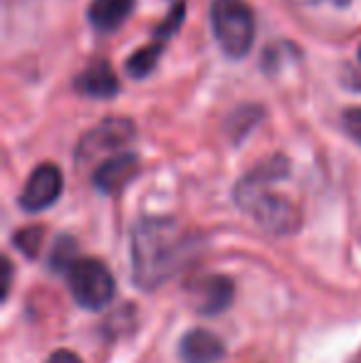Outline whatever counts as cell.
Wrapping results in <instances>:
<instances>
[{
	"mask_svg": "<svg viewBox=\"0 0 361 363\" xmlns=\"http://www.w3.org/2000/svg\"><path fill=\"white\" fill-rule=\"evenodd\" d=\"M191 240L171 218H144L131 233V267L134 282L154 289L183 267L191 250Z\"/></svg>",
	"mask_w": 361,
	"mask_h": 363,
	"instance_id": "obj_1",
	"label": "cell"
},
{
	"mask_svg": "<svg viewBox=\"0 0 361 363\" xmlns=\"http://www.w3.org/2000/svg\"><path fill=\"white\" fill-rule=\"evenodd\" d=\"M289 173V161L284 156H270L257 163L235 183V203L257 220V225L272 235H289L299 228V211L282 196L270 193V186Z\"/></svg>",
	"mask_w": 361,
	"mask_h": 363,
	"instance_id": "obj_2",
	"label": "cell"
},
{
	"mask_svg": "<svg viewBox=\"0 0 361 363\" xmlns=\"http://www.w3.org/2000/svg\"><path fill=\"white\" fill-rule=\"evenodd\" d=\"M211 30L226 57L243 60L255 43V13L245 0H213Z\"/></svg>",
	"mask_w": 361,
	"mask_h": 363,
	"instance_id": "obj_3",
	"label": "cell"
},
{
	"mask_svg": "<svg viewBox=\"0 0 361 363\" xmlns=\"http://www.w3.org/2000/svg\"><path fill=\"white\" fill-rule=\"evenodd\" d=\"M67 284L82 309L99 311L114 299V277L99 259H77L67 269Z\"/></svg>",
	"mask_w": 361,
	"mask_h": 363,
	"instance_id": "obj_4",
	"label": "cell"
},
{
	"mask_svg": "<svg viewBox=\"0 0 361 363\" xmlns=\"http://www.w3.org/2000/svg\"><path fill=\"white\" fill-rule=\"evenodd\" d=\"M136 139V126L129 116H109V119L99 121L94 129L79 139L77 151H74V161L77 166L94 161L101 153H121V148L129 146Z\"/></svg>",
	"mask_w": 361,
	"mask_h": 363,
	"instance_id": "obj_5",
	"label": "cell"
},
{
	"mask_svg": "<svg viewBox=\"0 0 361 363\" xmlns=\"http://www.w3.org/2000/svg\"><path fill=\"white\" fill-rule=\"evenodd\" d=\"M62 171L55 163H40L30 178L25 181V188L20 193L18 203L25 213H40L48 211L50 206L57 203L62 196Z\"/></svg>",
	"mask_w": 361,
	"mask_h": 363,
	"instance_id": "obj_6",
	"label": "cell"
},
{
	"mask_svg": "<svg viewBox=\"0 0 361 363\" xmlns=\"http://www.w3.org/2000/svg\"><path fill=\"white\" fill-rule=\"evenodd\" d=\"M136 173H139V156L131 151H121L96 166L94 176H91V183H94L96 191L104 193V196H114V193L124 191V188L134 181Z\"/></svg>",
	"mask_w": 361,
	"mask_h": 363,
	"instance_id": "obj_7",
	"label": "cell"
},
{
	"mask_svg": "<svg viewBox=\"0 0 361 363\" xmlns=\"http://www.w3.org/2000/svg\"><path fill=\"white\" fill-rule=\"evenodd\" d=\"M74 89L91 99H111L114 94H119V79H116L111 65L99 57L74 77Z\"/></svg>",
	"mask_w": 361,
	"mask_h": 363,
	"instance_id": "obj_8",
	"label": "cell"
},
{
	"mask_svg": "<svg viewBox=\"0 0 361 363\" xmlns=\"http://www.w3.org/2000/svg\"><path fill=\"white\" fill-rule=\"evenodd\" d=\"M226 354V346L213 331L193 329L188 331L179 344L181 363H218Z\"/></svg>",
	"mask_w": 361,
	"mask_h": 363,
	"instance_id": "obj_9",
	"label": "cell"
},
{
	"mask_svg": "<svg viewBox=\"0 0 361 363\" xmlns=\"http://www.w3.org/2000/svg\"><path fill=\"white\" fill-rule=\"evenodd\" d=\"M235 287L228 277H208L196 284V309L203 316H216L233 304Z\"/></svg>",
	"mask_w": 361,
	"mask_h": 363,
	"instance_id": "obj_10",
	"label": "cell"
},
{
	"mask_svg": "<svg viewBox=\"0 0 361 363\" xmlns=\"http://www.w3.org/2000/svg\"><path fill=\"white\" fill-rule=\"evenodd\" d=\"M131 10H134V0H91L87 20L96 33L109 35L126 23Z\"/></svg>",
	"mask_w": 361,
	"mask_h": 363,
	"instance_id": "obj_11",
	"label": "cell"
},
{
	"mask_svg": "<svg viewBox=\"0 0 361 363\" xmlns=\"http://www.w3.org/2000/svg\"><path fill=\"white\" fill-rule=\"evenodd\" d=\"M262 119V106H255V104H245V106H238L226 121V131L233 141H243Z\"/></svg>",
	"mask_w": 361,
	"mask_h": 363,
	"instance_id": "obj_12",
	"label": "cell"
},
{
	"mask_svg": "<svg viewBox=\"0 0 361 363\" xmlns=\"http://www.w3.org/2000/svg\"><path fill=\"white\" fill-rule=\"evenodd\" d=\"M161 52H164V43H159V40H154V43L146 45V48L136 50V52L124 62L126 74L134 77V79H144V77H149L151 72H154L156 65H159Z\"/></svg>",
	"mask_w": 361,
	"mask_h": 363,
	"instance_id": "obj_13",
	"label": "cell"
},
{
	"mask_svg": "<svg viewBox=\"0 0 361 363\" xmlns=\"http://www.w3.org/2000/svg\"><path fill=\"white\" fill-rule=\"evenodd\" d=\"M77 250H74V242L70 238H62V240H57V245H55V250H52V257H50V264H52V269L55 272H67L70 267H72L74 262H77Z\"/></svg>",
	"mask_w": 361,
	"mask_h": 363,
	"instance_id": "obj_14",
	"label": "cell"
},
{
	"mask_svg": "<svg viewBox=\"0 0 361 363\" xmlns=\"http://www.w3.org/2000/svg\"><path fill=\"white\" fill-rule=\"evenodd\" d=\"M183 18H186V0H179V3L171 8V13L164 18V23L156 28V38L154 40H159V43H166V40L171 38V35H176V30L183 25Z\"/></svg>",
	"mask_w": 361,
	"mask_h": 363,
	"instance_id": "obj_15",
	"label": "cell"
},
{
	"mask_svg": "<svg viewBox=\"0 0 361 363\" xmlns=\"http://www.w3.org/2000/svg\"><path fill=\"white\" fill-rule=\"evenodd\" d=\"M43 228H25L15 235V247L25 255V257H38L40 247H43Z\"/></svg>",
	"mask_w": 361,
	"mask_h": 363,
	"instance_id": "obj_16",
	"label": "cell"
},
{
	"mask_svg": "<svg viewBox=\"0 0 361 363\" xmlns=\"http://www.w3.org/2000/svg\"><path fill=\"white\" fill-rule=\"evenodd\" d=\"M342 126L357 144H361V106H349L342 116Z\"/></svg>",
	"mask_w": 361,
	"mask_h": 363,
	"instance_id": "obj_17",
	"label": "cell"
},
{
	"mask_svg": "<svg viewBox=\"0 0 361 363\" xmlns=\"http://www.w3.org/2000/svg\"><path fill=\"white\" fill-rule=\"evenodd\" d=\"M48 363H82V361H79V356H77V354H72V351L60 349V351H55V354L50 356Z\"/></svg>",
	"mask_w": 361,
	"mask_h": 363,
	"instance_id": "obj_18",
	"label": "cell"
},
{
	"mask_svg": "<svg viewBox=\"0 0 361 363\" xmlns=\"http://www.w3.org/2000/svg\"><path fill=\"white\" fill-rule=\"evenodd\" d=\"M3 269H5V277H3V296H8V289H10V272H13V267H10V259H3Z\"/></svg>",
	"mask_w": 361,
	"mask_h": 363,
	"instance_id": "obj_19",
	"label": "cell"
},
{
	"mask_svg": "<svg viewBox=\"0 0 361 363\" xmlns=\"http://www.w3.org/2000/svg\"><path fill=\"white\" fill-rule=\"evenodd\" d=\"M359 62H361V48H359Z\"/></svg>",
	"mask_w": 361,
	"mask_h": 363,
	"instance_id": "obj_20",
	"label": "cell"
}]
</instances>
